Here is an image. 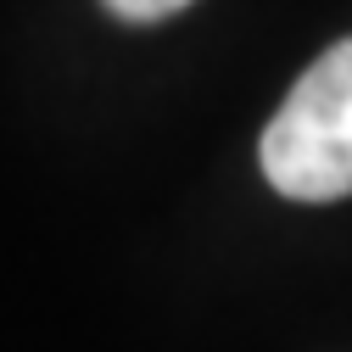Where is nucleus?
Instances as JSON below:
<instances>
[{"instance_id":"f257e3e1","label":"nucleus","mask_w":352,"mask_h":352,"mask_svg":"<svg viewBox=\"0 0 352 352\" xmlns=\"http://www.w3.org/2000/svg\"><path fill=\"white\" fill-rule=\"evenodd\" d=\"M263 179L291 201L352 196V39L307 67L263 129Z\"/></svg>"},{"instance_id":"f03ea898","label":"nucleus","mask_w":352,"mask_h":352,"mask_svg":"<svg viewBox=\"0 0 352 352\" xmlns=\"http://www.w3.org/2000/svg\"><path fill=\"white\" fill-rule=\"evenodd\" d=\"M107 6L129 23H157V17H173V12H185L190 0H107Z\"/></svg>"}]
</instances>
